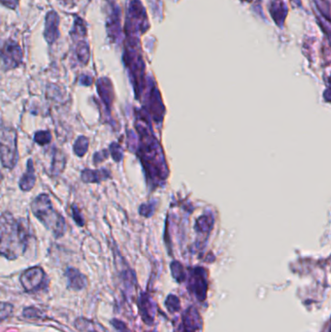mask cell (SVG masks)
<instances>
[{
	"label": "cell",
	"mask_w": 331,
	"mask_h": 332,
	"mask_svg": "<svg viewBox=\"0 0 331 332\" xmlns=\"http://www.w3.org/2000/svg\"><path fill=\"white\" fill-rule=\"evenodd\" d=\"M88 145H89L88 139L86 136L84 135L79 136L73 145V150L75 155H78L79 157H83L88 152Z\"/></svg>",
	"instance_id": "cell-12"
},
{
	"label": "cell",
	"mask_w": 331,
	"mask_h": 332,
	"mask_svg": "<svg viewBox=\"0 0 331 332\" xmlns=\"http://www.w3.org/2000/svg\"><path fill=\"white\" fill-rule=\"evenodd\" d=\"M0 223L1 254L8 259H15L26 249L28 224L23 219H15L8 212L2 214Z\"/></svg>",
	"instance_id": "cell-2"
},
{
	"label": "cell",
	"mask_w": 331,
	"mask_h": 332,
	"mask_svg": "<svg viewBox=\"0 0 331 332\" xmlns=\"http://www.w3.org/2000/svg\"><path fill=\"white\" fill-rule=\"evenodd\" d=\"M65 275L69 288L73 289H82L86 285V277L81 274L75 268H68Z\"/></svg>",
	"instance_id": "cell-10"
},
{
	"label": "cell",
	"mask_w": 331,
	"mask_h": 332,
	"mask_svg": "<svg viewBox=\"0 0 331 332\" xmlns=\"http://www.w3.org/2000/svg\"><path fill=\"white\" fill-rule=\"evenodd\" d=\"M34 141L40 146L49 144L52 141V134L49 130H40L34 135Z\"/></svg>",
	"instance_id": "cell-13"
},
{
	"label": "cell",
	"mask_w": 331,
	"mask_h": 332,
	"mask_svg": "<svg viewBox=\"0 0 331 332\" xmlns=\"http://www.w3.org/2000/svg\"><path fill=\"white\" fill-rule=\"evenodd\" d=\"M81 178L84 181V183L98 184L100 182L108 180L111 178V172L107 169H98V170L84 169L82 171Z\"/></svg>",
	"instance_id": "cell-7"
},
{
	"label": "cell",
	"mask_w": 331,
	"mask_h": 332,
	"mask_svg": "<svg viewBox=\"0 0 331 332\" xmlns=\"http://www.w3.org/2000/svg\"><path fill=\"white\" fill-rule=\"evenodd\" d=\"M1 164L5 168L13 169L18 161L17 131L8 126L1 129Z\"/></svg>",
	"instance_id": "cell-4"
},
{
	"label": "cell",
	"mask_w": 331,
	"mask_h": 332,
	"mask_svg": "<svg viewBox=\"0 0 331 332\" xmlns=\"http://www.w3.org/2000/svg\"><path fill=\"white\" fill-rule=\"evenodd\" d=\"M145 105L146 107L144 110L147 112V114H149L153 121L156 123H161L164 118L165 107L163 105L160 93L155 88V85H153L147 92Z\"/></svg>",
	"instance_id": "cell-5"
},
{
	"label": "cell",
	"mask_w": 331,
	"mask_h": 332,
	"mask_svg": "<svg viewBox=\"0 0 331 332\" xmlns=\"http://www.w3.org/2000/svg\"><path fill=\"white\" fill-rule=\"evenodd\" d=\"M30 208L34 217L56 238L62 237L67 233V221L64 217L55 210L50 196L41 193L34 198Z\"/></svg>",
	"instance_id": "cell-3"
},
{
	"label": "cell",
	"mask_w": 331,
	"mask_h": 332,
	"mask_svg": "<svg viewBox=\"0 0 331 332\" xmlns=\"http://www.w3.org/2000/svg\"><path fill=\"white\" fill-rule=\"evenodd\" d=\"M45 273L41 267L35 266L25 270L21 276V283L27 291H35L43 284Z\"/></svg>",
	"instance_id": "cell-6"
},
{
	"label": "cell",
	"mask_w": 331,
	"mask_h": 332,
	"mask_svg": "<svg viewBox=\"0 0 331 332\" xmlns=\"http://www.w3.org/2000/svg\"><path fill=\"white\" fill-rule=\"evenodd\" d=\"M35 183H36V176H35L34 160L30 158L27 161L26 170L20 180V188L23 191H29L34 188Z\"/></svg>",
	"instance_id": "cell-9"
},
{
	"label": "cell",
	"mask_w": 331,
	"mask_h": 332,
	"mask_svg": "<svg viewBox=\"0 0 331 332\" xmlns=\"http://www.w3.org/2000/svg\"><path fill=\"white\" fill-rule=\"evenodd\" d=\"M211 225H212V220L206 216H203L196 221L195 228H196V231H198V233H206L209 230Z\"/></svg>",
	"instance_id": "cell-14"
},
{
	"label": "cell",
	"mask_w": 331,
	"mask_h": 332,
	"mask_svg": "<svg viewBox=\"0 0 331 332\" xmlns=\"http://www.w3.org/2000/svg\"><path fill=\"white\" fill-rule=\"evenodd\" d=\"M97 91L105 108L110 112L111 106L114 99V93L110 82L107 79H100L97 83Z\"/></svg>",
	"instance_id": "cell-8"
},
{
	"label": "cell",
	"mask_w": 331,
	"mask_h": 332,
	"mask_svg": "<svg viewBox=\"0 0 331 332\" xmlns=\"http://www.w3.org/2000/svg\"><path fill=\"white\" fill-rule=\"evenodd\" d=\"M109 151H110V155L112 156V158L114 159V161L116 162H119L121 161L123 157V151H122V148L118 144V143H112L109 148Z\"/></svg>",
	"instance_id": "cell-15"
},
{
	"label": "cell",
	"mask_w": 331,
	"mask_h": 332,
	"mask_svg": "<svg viewBox=\"0 0 331 332\" xmlns=\"http://www.w3.org/2000/svg\"><path fill=\"white\" fill-rule=\"evenodd\" d=\"M71 212H72L71 214H72V218H73L74 221L77 223L79 226H84V224H85V220H84V217H83L82 213L80 212L77 206L73 205V206L71 207Z\"/></svg>",
	"instance_id": "cell-17"
},
{
	"label": "cell",
	"mask_w": 331,
	"mask_h": 332,
	"mask_svg": "<svg viewBox=\"0 0 331 332\" xmlns=\"http://www.w3.org/2000/svg\"><path fill=\"white\" fill-rule=\"evenodd\" d=\"M64 166H65V157L60 151L56 150L54 152L53 161H52V173L54 175H58L63 171Z\"/></svg>",
	"instance_id": "cell-11"
},
{
	"label": "cell",
	"mask_w": 331,
	"mask_h": 332,
	"mask_svg": "<svg viewBox=\"0 0 331 332\" xmlns=\"http://www.w3.org/2000/svg\"><path fill=\"white\" fill-rule=\"evenodd\" d=\"M109 155H110V151H108V150H104V151L95 153L94 155H93V162H94V164H98L101 161L105 160L109 156Z\"/></svg>",
	"instance_id": "cell-18"
},
{
	"label": "cell",
	"mask_w": 331,
	"mask_h": 332,
	"mask_svg": "<svg viewBox=\"0 0 331 332\" xmlns=\"http://www.w3.org/2000/svg\"><path fill=\"white\" fill-rule=\"evenodd\" d=\"M135 129L139 136L137 155L143 166L147 182L152 189L162 187L169 176V169L162 147L156 139L144 109L136 110Z\"/></svg>",
	"instance_id": "cell-1"
},
{
	"label": "cell",
	"mask_w": 331,
	"mask_h": 332,
	"mask_svg": "<svg viewBox=\"0 0 331 332\" xmlns=\"http://www.w3.org/2000/svg\"><path fill=\"white\" fill-rule=\"evenodd\" d=\"M155 209V201H152V202H149V203H145V204H142L139 207V214L141 216L145 217V218H149V217H151L154 214Z\"/></svg>",
	"instance_id": "cell-16"
}]
</instances>
